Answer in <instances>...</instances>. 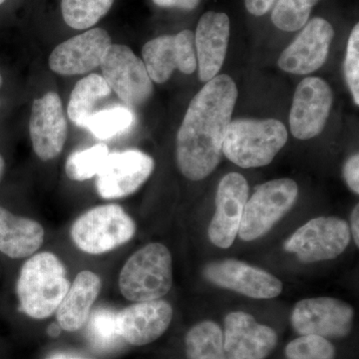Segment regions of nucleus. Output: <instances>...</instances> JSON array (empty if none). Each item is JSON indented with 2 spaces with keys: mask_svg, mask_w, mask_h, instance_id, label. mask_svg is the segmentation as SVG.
<instances>
[{
  "mask_svg": "<svg viewBox=\"0 0 359 359\" xmlns=\"http://www.w3.org/2000/svg\"><path fill=\"white\" fill-rule=\"evenodd\" d=\"M344 177L347 185L356 195L359 193V156H351L344 167Z\"/></svg>",
  "mask_w": 359,
  "mask_h": 359,
  "instance_id": "2f4dec72",
  "label": "nucleus"
},
{
  "mask_svg": "<svg viewBox=\"0 0 359 359\" xmlns=\"http://www.w3.org/2000/svg\"><path fill=\"white\" fill-rule=\"evenodd\" d=\"M67 359H96L93 358H87V356H80V355H69Z\"/></svg>",
  "mask_w": 359,
  "mask_h": 359,
  "instance_id": "4c0bfd02",
  "label": "nucleus"
},
{
  "mask_svg": "<svg viewBox=\"0 0 359 359\" xmlns=\"http://www.w3.org/2000/svg\"><path fill=\"white\" fill-rule=\"evenodd\" d=\"M334 30L327 20L316 18L304 26V29L278 58V67L292 74L306 75L320 69L330 53Z\"/></svg>",
  "mask_w": 359,
  "mask_h": 359,
  "instance_id": "ddd939ff",
  "label": "nucleus"
},
{
  "mask_svg": "<svg viewBox=\"0 0 359 359\" xmlns=\"http://www.w3.org/2000/svg\"><path fill=\"white\" fill-rule=\"evenodd\" d=\"M106 83L131 107H139L152 96V80L140 58L126 45L111 44L100 65Z\"/></svg>",
  "mask_w": 359,
  "mask_h": 359,
  "instance_id": "0eeeda50",
  "label": "nucleus"
},
{
  "mask_svg": "<svg viewBox=\"0 0 359 359\" xmlns=\"http://www.w3.org/2000/svg\"><path fill=\"white\" fill-rule=\"evenodd\" d=\"M334 347L318 335H302L285 348L287 359H334Z\"/></svg>",
  "mask_w": 359,
  "mask_h": 359,
  "instance_id": "c756f323",
  "label": "nucleus"
},
{
  "mask_svg": "<svg viewBox=\"0 0 359 359\" xmlns=\"http://www.w3.org/2000/svg\"><path fill=\"white\" fill-rule=\"evenodd\" d=\"M320 0H278L271 20L278 29L297 32L308 22L309 15Z\"/></svg>",
  "mask_w": 359,
  "mask_h": 359,
  "instance_id": "cd10ccee",
  "label": "nucleus"
},
{
  "mask_svg": "<svg viewBox=\"0 0 359 359\" xmlns=\"http://www.w3.org/2000/svg\"><path fill=\"white\" fill-rule=\"evenodd\" d=\"M67 269L56 255L42 252L23 264L16 283L22 313L34 320L55 313L70 287Z\"/></svg>",
  "mask_w": 359,
  "mask_h": 359,
  "instance_id": "f03ea898",
  "label": "nucleus"
},
{
  "mask_svg": "<svg viewBox=\"0 0 359 359\" xmlns=\"http://www.w3.org/2000/svg\"><path fill=\"white\" fill-rule=\"evenodd\" d=\"M109 149L106 144H97L93 147L76 151L68 157L65 172L72 181L82 182L97 176L102 168Z\"/></svg>",
  "mask_w": 359,
  "mask_h": 359,
  "instance_id": "a878e982",
  "label": "nucleus"
},
{
  "mask_svg": "<svg viewBox=\"0 0 359 359\" xmlns=\"http://www.w3.org/2000/svg\"><path fill=\"white\" fill-rule=\"evenodd\" d=\"M358 223L359 207L358 205H356L355 207L353 208V212H351V231H353L354 241H355V244L358 247L359 245Z\"/></svg>",
  "mask_w": 359,
  "mask_h": 359,
  "instance_id": "f704fd0d",
  "label": "nucleus"
},
{
  "mask_svg": "<svg viewBox=\"0 0 359 359\" xmlns=\"http://www.w3.org/2000/svg\"><path fill=\"white\" fill-rule=\"evenodd\" d=\"M33 150L42 161L55 159L67 139V122L60 97L48 92L32 104L29 121Z\"/></svg>",
  "mask_w": 359,
  "mask_h": 359,
  "instance_id": "dca6fc26",
  "label": "nucleus"
},
{
  "mask_svg": "<svg viewBox=\"0 0 359 359\" xmlns=\"http://www.w3.org/2000/svg\"><path fill=\"white\" fill-rule=\"evenodd\" d=\"M116 313L108 308L97 309L90 313L87 334L92 344L98 348H113L121 339L116 330Z\"/></svg>",
  "mask_w": 359,
  "mask_h": 359,
  "instance_id": "c85d7f7f",
  "label": "nucleus"
},
{
  "mask_svg": "<svg viewBox=\"0 0 359 359\" xmlns=\"http://www.w3.org/2000/svg\"><path fill=\"white\" fill-rule=\"evenodd\" d=\"M209 282L252 299H273L283 292V283L268 271L237 259H224L205 266Z\"/></svg>",
  "mask_w": 359,
  "mask_h": 359,
  "instance_id": "4468645a",
  "label": "nucleus"
},
{
  "mask_svg": "<svg viewBox=\"0 0 359 359\" xmlns=\"http://www.w3.org/2000/svg\"><path fill=\"white\" fill-rule=\"evenodd\" d=\"M154 168L153 158L139 150L109 153L96 176L97 192L106 200L128 197L147 181Z\"/></svg>",
  "mask_w": 359,
  "mask_h": 359,
  "instance_id": "9d476101",
  "label": "nucleus"
},
{
  "mask_svg": "<svg viewBox=\"0 0 359 359\" xmlns=\"http://www.w3.org/2000/svg\"><path fill=\"white\" fill-rule=\"evenodd\" d=\"M2 86V76L1 74H0V88H1Z\"/></svg>",
  "mask_w": 359,
  "mask_h": 359,
  "instance_id": "58836bf2",
  "label": "nucleus"
},
{
  "mask_svg": "<svg viewBox=\"0 0 359 359\" xmlns=\"http://www.w3.org/2000/svg\"><path fill=\"white\" fill-rule=\"evenodd\" d=\"M111 91L105 79L95 73L79 80L71 92L68 104L67 114L71 121L86 128L90 118L96 112V104L109 96Z\"/></svg>",
  "mask_w": 359,
  "mask_h": 359,
  "instance_id": "5701e85b",
  "label": "nucleus"
},
{
  "mask_svg": "<svg viewBox=\"0 0 359 359\" xmlns=\"http://www.w3.org/2000/svg\"><path fill=\"white\" fill-rule=\"evenodd\" d=\"M136 224L121 205H98L79 217L71 226L75 245L89 255H102L132 240Z\"/></svg>",
  "mask_w": 359,
  "mask_h": 359,
  "instance_id": "39448f33",
  "label": "nucleus"
},
{
  "mask_svg": "<svg viewBox=\"0 0 359 359\" xmlns=\"http://www.w3.org/2000/svg\"><path fill=\"white\" fill-rule=\"evenodd\" d=\"M248 199L249 185L242 175L230 173L221 180L217 191L216 212L209 226L212 244L222 249L233 244Z\"/></svg>",
  "mask_w": 359,
  "mask_h": 359,
  "instance_id": "a211bd4d",
  "label": "nucleus"
},
{
  "mask_svg": "<svg viewBox=\"0 0 359 359\" xmlns=\"http://www.w3.org/2000/svg\"><path fill=\"white\" fill-rule=\"evenodd\" d=\"M101 289L100 276L91 271H80L56 311L59 327L68 332L84 327Z\"/></svg>",
  "mask_w": 359,
  "mask_h": 359,
  "instance_id": "412c9836",
  "label": "nucleus"
},
{
  "mask_svg": "<svg viewBox=\"0 0 359 359\" xmlns=\"http://www.w3.org/2000/svg\"><path fill=\"white\" fill-rule=\"evenodd\" d=\"M112 44L109 33L93 28L59 44L49 56V67L60 75H79L96 69Z\"/></svg>",
  "mask_w": 359,
  "mask_h": 359,
  "instance_id": "6ab92c4d",
  "label": "nucleus"
},
{
  "mask_svg": "<svg viewBox=\"0 0 359 359\" xmlns=\"http://www.w3.org/2000/svg\"><path fill=\"white\" fill-rule=\"evenodd\" d=\"M135 116L126 107H113L96 111L90 118L86 128L101 140L123 133L133 125Z\"/></svg>",
  "mask_w": 359,
  "mask_h": 359,
  "instance_id": "bb28decb",
  "label": "nucleus"
},
{
  "mask_svg": "<svg viewBox=\"0 0 359 359\" xmlns=\"http://www.w3.org/2000/svg\"><path fill=\"white\" fill-rule=\"evenodd\" d=\"M299 195L294 180L278 179L259 186L245 203L238 236L243 241L263 237L292 209Z\"/></svg>",
  "mask_w": 359,
  "mask_h": 359,
  "instance_id": "423d86ee",
  "label": "nucleus"
},
{
  "mask_svg": "<svg viewBox=\"0 0 359 359\" xmlns=\"http://www.w3.org/2000/svg\"><path fill=\"white\" fill-rule=\"evenodd\" d=\"M113 2L114 0H62L63 20L73 29H88L108 13Z\"/></svg>",
  "mask_w": 359,
  "mask_h": 359,
  "instance_id": "393cba45",
  "label": "nucleus"
},
{
  "mask_svg": "<svg viewBox=\"0 0 359 359\" xmlns=\"http://www.w3.org/2000/svg\"><path fill=\"white\" fill-rule=\"evenodd\" d=\"M223 335L228 359H266L278 344L273 328L261 325L244 311L226 316Z\"/></svg>",
  "mask_w": 359,
  "mask_h": 359,
  "instance_id": "f3484780",
  "label": "nucleus"
},
{
  "mask_svg": "<svg viewBox=\"0 0 359 359\" xmlns=\"http://www.w3.org/2000/svg\"><path fill=\"white\" fill-rule=\"evenodd\" d=\"M4 171H6V162H4V157L0 155V181H1L2 177H4Z\"/></svg>",
  "mask_w": 359,
  "mask_h": 359,
  "instance_id": "e433bc0d",
  "label": "nucleus"
},
{
  "mask_svg": "<svg viewBox=\"0 0 359 359\" xmlns=\"http://www.w3.org/2000/svg\"><path fill=\"white\" fill-rule=\"evenodd\" d=\"M287 141V128L278 120H235L229 125L223 154L245 169L264 167L275 159Z\"/></svg>",
  "mask_w": 359,
  "mask_h": 359,
  "instance_id": "7ed1b4c3",
  "label": "nucleus"
},
{
  "mask_svg": "<svg viewBox=\"0 0 359 359\" xmlns=\"http://www.w3.org/2000/svg\"><path fill=\"white\" fill-rule=\"evenodd\" d=\"M276 0H245L247 11L255 16H263L271 11Z\"/></svg>",
  "mask_w": 359,
  "mask_h": 359,
  "instance_id": "473e14b6",
  "label": "nucleus"
},
{
  "mask_svg": "<svg viewBox=\"0 0 359 359\" xmlns=\"http://www.w3.org/2000/svg\"><path fill=\"white\" fill-rule=\"evenodd\" d=\"M6 1V0H0V6H1V4H4Z\"/></svg>",
  "mask_w": 359,
  "mask_h": 359,
  "instance_id": "ea45409f",
  "label": "nucleus"
},
{
  "mask_svg": "<svg viewBox=\"0 0 359 359\" xmlns=\"http://www.w3.org/2000/svg\"><path fill=\"white\" fill-rule=\"evenodd\" d=\"M172 318L173 309L166 301L136 302L116 313V330L130 346H147L165 334Z\"/></svg>",
  "mask_w": 359,
  "mask_h": 359,
  "instance_id": "2eb2a0df",
  "label": "nucleus"
},
{
  "mask_svg": "<svg viewBox=\"0 0 359 359\" xmlns=\"http://www.w3.org/2000/svg\"><path fill=\"white\" fill-rule=\"evenodd\" d=\"M334 95L330 85L318 77H308L297 85L290 114V131L299 140H309L325 129Z\"/></svg>",
  "mask_w": 359,
  "mask_h": 359,
  "instance_id": "f8f14e48",
  "label": "nucleus"
},
{
  "mask_svg": "<svg viewBox=\"0 0 359 359\" xmlns=\"http://www.w3.org/2000/svg\"><path fill=\"white\" fill-rule=\"evenodd\" d=\"M70 354L65 353H52L50 355L47 356L45 359H67Z\"/></svg>",
  "mask_w": 359,
  "mask_h": 359,
  "instance_id": "c9c22d12",
  "label": "nucleus"
},
{
  "mask_svg": "<svg viewBox=\"0 0 359 359\" xmlns=\"http://www.w3.org/2000/svg\"><path fill=\"white\" fill-rule=\"evenodd\" d=\"M237 99L235 82L222 74L208 81L191 101L177 135V163L186 178L205 179L221 162Z\"/></svg>",
  "mask_w": 359,
  "mask_h": 359,
  "instance_id": "f257e3e1",
  "label": "nucleus"
},
{
  "mask_svg": "<svg viewBox=\"0 0 359 359\" xmlns=\"http://www.w3.org/2000/svg\"><path fill=\"white\" fill-rule=\"evenodd\" d=\"M230 39V20L226 13L208 11L203 14L195 34L199 76L208 82L218 75L226 59Z\"/></svg>",
  "mask_w": 359,
  "mask_h": 359,
  "instance_id": "aec40b11",
  "label": "nucleus"
},
{
  "mask_svg": "<svg viewBox=\"0 0 359 359\" xmlns=\"http://www.w3.org/2000/svg\"><path fill=\"white\" fill-rule=\"evenodd\" d=\"M153 2L161 7H173V8L192 11L200 4V0H153Z\"/></svg>",
  "mask_w": 359,
  "mask_h": 359,
  "instance_id": "72a5a7b5",
  "label": "nucleus"
},
{
  "mask_svg": "<svg viewBox=\"0 0 359 359\" xmlns=\"http://www.w3.org/2000/svg\"><path fill=\"white\" fill-rule=\"evenodd\" d=\"M187 359H228L224 348V335L214 321H202L186 335Z\"/></svg>",
  "mask_w": 359,
  "mask_h": 359,
  "instance_id": "b1692460",
  "label": "nucleus"
},
{
  "mask_svg": "<svg viewBox=\"0 0 359 359\" xmlns=\"http://www.w3.org/2000/svg\"><path fill=\"white\" fill-rule=\"evenodd\" d=\"M143 62L152 81L163 84L174 71L192 74L197 68L195 34L183 30L175 35H163L150 40L142 49Z\"/></svg>",
  "mask_w": 359,
  "mask_h": 359,
  "instance_id": "9b49d317",
  "label": "nucleus"
},
{
  "mask_svg": "<svg viewBox=\"0 0 359 359\" xmlns=\"http://www.w3.org/2000/svg\"><path fill=\"white\" fill-rule=\"evenodd\" d=\"M344 76L347 86L353 97L354 103L359 105V25L354 26L349 35L344 60Z\"/></svg>",
  "mask_w": 359,
  "mask_h": 359,
  "instance_id": "7c9ffc66",
  "label": "nucleus"
},
{
  "mask_svg": "<svg viewBox=\"0 0 359 359\" xmlns=\"http://www.w3.org/2000/svg\"><path fill=\"white\" fill-rule=\"evenodd\" d=\"M353 318V309L346 302L332 297H316L295 304L292 325L301 335L342 339L351 332Z\"/></svg>",
  "mask_w": 359,
  "mask_h": 359,
  "instance_id": "1a4fd4ad",
  "label": "nucleus"
},
{
  "mask_svg": "<svg viewBox=\"0 0 359 359\" xmlns=\"http://www.w3.org/2000/svg\"><path fill=\"white\" fill-rule=\"evenodd\" d=\"M351 242V230L344 219L320 217L301 226L285 242V250L302 263L328 261L340 256Z\"/></svg>",
  "mask_w": 359,
  "mask_h": 359,
  "instance_id": "6e6552de",
  "label": "nucleus"
},
{
  "mask_svg": "<svg viewBox=\"0 0 359 359\" xmlns=\"http://www.w3.org/2000/svg\"><path fill=\"white\" fill-rule=\"evenodd\" d=\"M173 285L172 256L166 245L153 243L137 250L125 263L119 276V289L130 302L162 299Z\"/></svg>",
  "mask_w": 359,
  "mask_h": 359,
  "instance_id": "20e7f679",
  "label": "nucleus"
},
{
  "mask_svg": "<svg viewBox=\"0 0 359 359\" xmlns=\"http://www.w3.org/2000/svg\"><path fill=\"white\" fill-rule=\"evenodd\" d=\"M44 235L39 222L15 216L0 205V252L11 259L32 256L43 245Z\"/></svg>",
  "mask_w": 359,
  "mask_h": 359,
  "instance_id": "4be33fe9",
  "label": "nucleus"
}]
</instances>
